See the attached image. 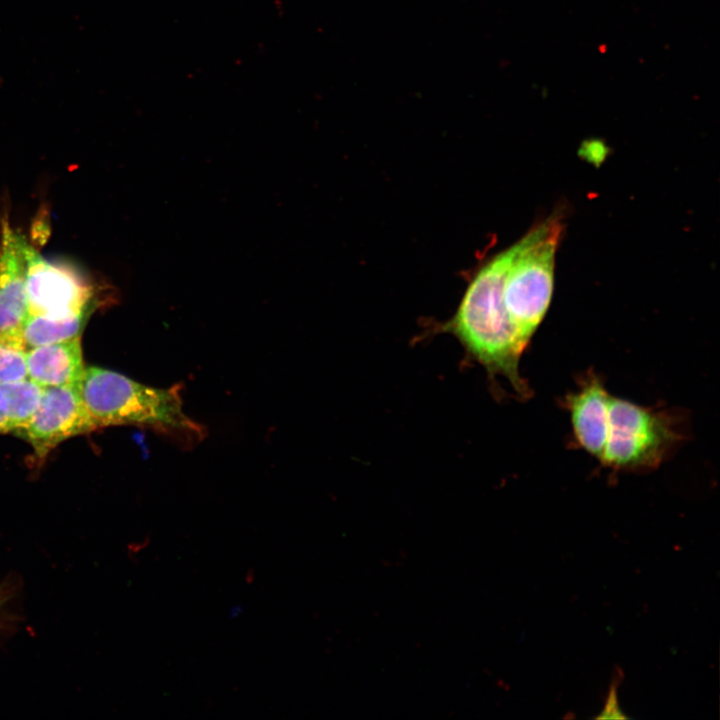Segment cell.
<instances>
[{
	"instance_id": "cell-5",
	"label": "cell",
	"mask_w": 720,
	"mask_h": 720,
	"mask_svg": "<svg viewBox=\"0 0 720 720\" xmlns=\"http://www.w3.org/2000/svg\"><path fill=\"white\" fill-rule=\"evenodd\" d=\"M28 315L51 319L74 317L96 310L94 286L72 265L44 258L25 238Z\"/></svg>"
},
{
	"instance_id": "cell-13",
	"label": "cell",
	"mask_w": 720,
	"mask_h": 720,
	"mask_svg": "<svg viewBox=\"0 0 720 720\" xmlns=\"http://www.w3.org/2000/svg\"><path fill=\"white\" fill-rule=\"evenodd\" d=\"M1 433H11V427L6 418L0 412V434Z\"/></svg>"
},
{
	"instance_id": "cell-7",
	"label": "cell",
	"mask_w": 720,
	"mask_h": 720,
	"mask_svg": "<svg viewBox=\"0 0 720 720\" xmlns=\"http://www.w3.org/2000/svg\"><path fill=\"white\" fill-rule=\"evenodd\" d=\"M24 236L3 220L0 242V332L22 335L28 316Z\"/></svg>"
},
{
	"instance_id": "cell-14",
	"label": "cell",
	"mask_w": 720,
	"mask_h": 720,
	"mask_svg": "<svg viewBox=\"0 0 720 720\" xmlns=\"http://www.w3.org/2000/svg\"><path fill=\"white\" fill-rule=\"evenodd\" d=\"M6 594L7 592L2 587H0V609L6 601Z\"/></svg>"
},
{
	"instance_id": "cell-12",
	"label": "cell",
	"mask_w": 720,
	"mask_h": 720,
	"mask_svg": "<svg viewBox=\"0 0 720 720\" xmlns=\"http://www.w3.org/2000/svg\"><path fill=\"white\" fill-rule=\"evenodd\" d=\"M22 335L0 332V384L28 378Z\"/></svg>"
},
{
	"instance_id": "cell-4",
	"label": "cell",
	"mask_w": 720,
	"mask_h": 720,
	"mask_svg": "<svg viewBox=\"0 0 720 720\" xmlns=\"http://www.w3.org/2000/svg\"><path fill=\"white\" fill-rule=\"evenodd\" d=\"M680 438L679 426L669 412L611 396L608 434L600 462L615 470L654 469Z\"/></svg>"
},
{
	"instance_id": "cell-6",
	"label": "cell",
	"mask_w": 720,
	"mask_h": 720,
	"mask_svg": "<svg viewBox=\"0 0 720 720\" xmlns=\"http://www.w3.org/2000/svg\"><path fill=\"white\" fill-rule=\"evenodd\" d=\"M95 430L76 387H44L33 416L13 434L32 446L40 463L61 442Z\"/></svg>"
},
{
	"instance_id": "cell-10",
	"label": "cell",
	"mask_w": 720,
	"mask_h": 720,
	"mask_svg": "<svg viewBox=\"0 0 720 720\" xmlns=\"http://www.w3.org/2000/svg\"><path fill=\"white\" fill-rule=\"evenodd\" d=\"M95 310H86L74 317L51 319L28 315L22 327V339L27 349L81 336Z\"/></svg>"
},
{
	"instance_id": "cell-11",
	"label": "cell",
	"mask_w": 720,
	"mask_h": 720,
	"mask_svg": "<svg viewBox=\"0 0 720 720\" xmlns=\"http://www.w3.org/2000/svg\"><path fill=\"white\" fill-rule=\"evenodd\" d=\"M43 391L44 387L30 378L0 384V412L8 421L11 433L31 419Z\"/></svg>"
},
{
	"instance_id": "cell-8",
	"label": "cell",
	"mask_w": 720,
	"mask_h": 720,
	"mask_svg": "<svg viewBox=\"0 0 720 720\" xmlns=\"http://www.w3.org/2000/svg\"><path fill=\"white\" fill-rule=\"evenodd\" d=\"M610 398L600 377L590 372L564 399L578 446L598 460L607 440Z\"/></svg>"
},
{
	"instance_id": "cell-2",
	"label": "cell",
	"mask_w": 720,
	"mask_h": 720,
	"mask_svg": "<svg viewBox=\"0 0 720 720\" xmlns=\"http://www.w3.org/2000/svg\"><path fill=\"white\" fill-rule=\"evenodd\" d=\"M181 388V385L150 387L96 366L85 368L76 385L97 429L134 425L152 429L184 446H193L205 437L206 430L185 413Z\"/></svg>"
},
{
	"instance_id": "cell-3",
	"label": "cell",
	"mask_w": 720,
	"mask_h": 720,
	"mask_svg": "<svg viewBox=\"0 0 720 720\" xmlns=\"http://www.w3.org/2000/svg\"><path fill=\"white\" fill-rule=\"evenodd\" d=\"M559 217H549L518 241L507 270L503 297L508 315L528 345L550 305Z\"/></svg>"
},
{
	"instance_id": "cell-9",
	"label": "cell",
	"mask_w": 720,
	"mask_h": 720,
	"mask_svg": "<svg viewBox=\"0 0 720 720\" xmlns=\"http://www.w3.org/2000/svg\"><path fill=\"white\" fill-rule=\"evenodd\" d=\"M28 378L43 387H76L85 367L81 339L44 344L27 350Z\"/></svg>"
},
{
	"instance_id": "cell-1",
	"label": "cell",
	"mask_w": 720,
	"mask_h": 720,
	"mask_svg": "<svg viewBox=\"0 0 720 720\" xmlns=\"http://www.w3.org/2000/svg\"><path fill=\"white\" fill-rule=\"evenodd\" d=\"M517 249L518 242L480 268L441 331L455 336L466 355L484 367L490 378L504 376L520 397L528 398L531 390L519 373L527 344L512 323L503 297L506 273Z\"/></svg>"
}]
</instances>
